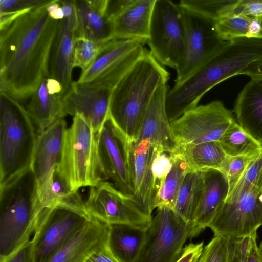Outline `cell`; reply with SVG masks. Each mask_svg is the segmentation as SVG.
<instances>
[{
	"instance_id": "cell-32",
	"label": "cell",
	"mask_w": 262,
	"mask_h": 262,
	"mask_svg": "<svg viewBox=\"0 0 262 262\" xmlns=\"http://www.w3.org/2000/svg\"><path fill=\"white\" fill-rule=\"evenodd\" d=\"M219 142L229 156L247 155L262 150V144L243 129L236 120L227 128Z\"/></svg>"
},
{
	"instance_id": "cell-20",
	"label": "cell",
	"mask_w": 262,
	"mask_h": 262,
	"mask_svg": "<svg viewBox=\"0 0 262 262\" xmlns=\"http://www.w3.org/2000/svg\"><path fill=\"white\" fill-rule=\"evenodd\" d=\"M110 225L91 218L48 262H86L107 244Z\"/></svg>"
},
{
	"instance_id": "cell-10",
	"label": "cell",
	"mask_w": 262,
	"mask_h": 262,
	"mask_svg": "<svg viewBox=\"0 0 262 262\" xmlns=\"http://www.w3.org/2000/svg\"><path fill=\"white\" fill-rule=\"evenodd\" d=\"M235 120L231 111L220 100L198 105L170 123L176 148L219 141Z\"/></svg>"
},
{
	"instance_id": "cell-51",
	"label": "cell",
	"mask_w": 262,
	"mask_h": 262,
	"mask_svg": "<svg viewBox=\"0 0 262 262\" xmlns=\"http://www.w3.org/2000/svg\"><path fill=\"white\" fill-rule=\"evenodd\" d=\"M259 198L260 200H261V201H262V189H261V190L260 191V192L259 193Z\"/></svg>"
},
{
	"instance_id": "cell-52",
	"label": "cell",
	"mask_w": 262,
	"mask_h": 262,
	"mask_svg": "<svg viewBox=\"0 0 262 262\" xmlns=\"http://www.w3.org/2000/svg\"><path fill=\"white\" fill-rule=\"evenodd\" d=\"M260 21V25H261V28H262V19H260L259 20Z\"/></svg>"
},
{
	"instance_id": "cell-28",
	"label": "cell",
	"mask_w": 262,
	"mask_h": 262,
	"mask_svg": "<svg viewBox=\"0 0 262 262\" xmlns=\"http://www.w3.org/2000/svg\"><path fill=\"white\" fill-rule=\"evenodd\" d=\"M144 46L139 45L126 55L109 64L81 84L112 91L143 55L146 49Z\"/></svg>"
},
{
	"instance_id": "cell-19",
	"label": "cell",
	"mask_w": 262,
	"mask_h": 262,
	"mask_svg": "<svg viewBox=\"0 0 262 262\" xmlns=\"http://www.w3.org/2000/svg\"><path fill=\"white\" fill-rule=\"evenodd\" d=\"M156 0H127L118 11L108 16L111 38L147 43Z\"/></svg>"
},
{
	"instance_id": "cell-26",
	"label": "cell",
	"mask_w": 262,
	"mask_h": 262,
	"mask_svg": "<svg viewBox=\"0 0 262 262\" xmlns=\"http://www.w3.org/2000/svg\"><path fill=\"white\" fill-rule=\"evenodd\" d=\"M145 237V229L124 224L110 225L107 245L120 262H136Z\"/></svg>"
},
{
	"instance_id": "cell-50",
	"label": "cell",
	"mask_w": 262,
	"mask_h": 262,
	"mask_svg": "<svg viewBox=\"0 0 262 262\" xmlns=\"http://www.w3.org/2000/svg\"><path fill=\"white\" fill-rule=\"evenodd\" d=\"M258 247H259V250H260V253H261V254L262 256V241L260 242V243H259Z\"/></svg>"
},
{
	"instance_id": "cell-22",
	"label": "cell",
	"mask_w": 262,
	"mask_h": 262,
	"mask_svg": "<svg viewBox=\"0 0 262 262\" xmlns=\"http://www.w3.org/2000/svg\"><path fill=\"white\" fill-rule=\"evenodd\" d=\"M75 32L64 18L59 20L56 34L52 47L49 63V77L58 80L64 93L73 81L74 43Z\"/></svg>"
},
{
	"instance_id": "cell-33",
	"label": "cell",
	"mask_w": 262,
	"mask_h": 262,
	"mask_svg": "<svg viewBox=\"0 0 262 262\" xmlns=\"http://www.w3.org/2000/svg\"><path fill=\"white\" fill-rule=\"evenodd\" d=\"M255 189H262V150L250 162L234 188L228 193L225 202L235 201Z\"/></svg>"
},
{
	"instance_id": "cell-39",
	"label": "cell",
	"mask_w": 262,
	"mask_h": 262,
	"mask_svg": "<svg viewBox=\"0 0 262 262\" xmlns=\"http://www.w3.org/2000/svg\"><path fill=\"white\" fill-rule=\"evenodd\" d=\"M50 0H0V13L31 10Z\"/></svg>"
},
{
	"instance_id": "cell-23",
	"label": "cell",
	"mask_w": 262,
	"mask_h": 262,
	"mask_svg": "<svg viewBox=\"0 0 262 262\" xmlns=\"http://www.w3.org/2000/svg\"><path fill=\"white\" fill-rule=\"evenodd\" d=\"M109 0L76 1L77 28L75 37L106 43L112 40L107 16Z\"/></svg>"
},
{
	"instance_id": "cell-12",
	"label": "cell",
	"mask_w": 262,
	"mask_h": 262,
	"mask_svg": "<svg viewBox=\"0 0 262 262\" xmlns=\"http://www.w3.org/2000/svg\"><path fill=\"white\" fill-rule=\"evenodd\" d=\"M180 9L184 30V55L177 70L174 85L186 80L227 42L219 38L214 23L181 7Z\"/></svg>"
},
{
	"instance_id": "cell-4",
	"label": "cell",
	"mask_w": 262,
	"mask_h": 262,
	"mask_svg": "<svg viewBox=\"0 0 262 262\" xmlns=\"http://www.w3.org/2000/svg\"><path fill=\"white\" fill-rule=\"evenodd\" d=\"M40 212L31 167L0 185V261L31 239Z\"/></svg>"
},
{
	"instance_id": "cell-34",
	"label": "cell",
	"mask_w": 262,
	"mask_h": 262,
	"mask_svg": "<svg viewBox=\"0 0 262 262\" xmlns=\"http://www.w3.org/2000/svg\"><path fill=\"white\" fill-rule=\"evenodd\" d=\"M252 19L247 16L233 15L215 23V30L219 38L224 41L247 38L249 27Z\"/></svg>"
},
{
	"instance_id": "cell-13",
	"label": "cell",
	"mask_w": 262,
	"mask_h": 262,
	"mask_svg": "<svg viewBox=\"0 0 262 262\" xmlns=\"http://www.w3.org/2000/svg\"><path fill=\"white\" fill-rule=\"evenodd\" d=\"M67 129L66 122L61 118L37 136L31 168L37 183L41 211L54 202V176L61 159Z\"/></svg>"
},
{
	"instance_id": "cell-3",
	"label": "cell",
	"mask_w": 262,
	"mask_h": 262,
	"mask_svg": "<svg viewBox=\"0 0 262 262\" xmlns=\"http://www.w3.org/2000/svg\"><path fill=\"white\" fill-rule=\"evenodd\" d=\"M169 78V73L146 49L112 91L109 117L128 143L137 136L155 92Z\"/></svg>"
},
{
	"instance_id": "cell-15",
	"label": "cell",
	"mask_w": 262,
	"mask_h": 262,
	"mask_svg": "<svg viewBox=\"0 0 262 262\" xmlns=\"http://www.w3.org/2000/svg\"><path fill=\"white\" fill-rule=\"evenodd\" d=\"M99 162L103 181L133 197L128 162V142L110 117L97 135Z\"/></svg>"
},
{
	"instance_id": "cell-40",
	"label": "cell",
	"mask_w": 262,
	"mask_h": 262,
	"mask_svg": "<svg viewBox=\"0 0 262 262\" xmlns=\"http://www.w3.org/2000/svg\"><path fill=\"white\" fill-rule=\"evenodd\" d=\"M256 233L240 238L245 262H262V256L257 244Z\"/></svg>"
},
{
	"instance_id": "cell-45",
	"label": "cell",
	"mask_w": 262,
	"mask_h": 262,
	"mask_svg": "<svg viewBox=\"0 0 262 262\" xmlns=\"http://www.w3.org/2000/svg\"><path fill=\"white\" fill-rule=\"evenodd\" d=\"M86 262H120L112 253L107 244L93 254Z\"/></svg>"
},
{
	"instance_id": "cell-38",
	"label": "cell",
	"mask_w": 262,
	"mask_h": 262,
	"mask_svg": "<svg viewBox=\"0 0 262 262\" xmlns=\"http://www.w3.org/2000/svg\"><path fill=\"white\" fill-rule=\"evenodd\" d=\"M172 161V154L163 151L159 152L153 160L151 171L157 195L162 183L171 169Z\"/></svg>"
},
{
	"instance_id": "cell-25",
	"label": "cell",
	"mask_w": 262,
	"mask_h": 262,
	"mask_svg": "<svg viewBox=\"0 0 262 262\" xmlns=\"http://www.w3.org/2000/svg\"><path fill=\"white\" fill-rule=\"evenodd\" d=\"M47 78L42 81L31 96L26 107L39 133L66 116L62 104L63 95L49 93Z\"/></svg>"
},
{
	"instance_id": "cell-30",
	"label": "cell",
	"mask_w": 262,
	"mask_h": 262,
	"mask_svg": "<svg viewBox=\"0 0 262 262\" xmlns=\"http://www.w3.org/2000/svg\"><path fill=\"white\" fill-rule=\"evenodd\" d=\"M172 167L165 178L157 195L155 207H167L173 210L177 198L187 173L190 170L183 159L171 153Z\"/></svg>"
},
{
	"instance_id": "cell-31",
	"label": "cell",
	"mask_w": 262,
	"mask_h": 262,
	"mask_svg": "<svg viewBox=\"0 0 262 262\" xmlns=\"http://www.w3.org/2000/svg\"><path fill=\"white\" fill-rule=\"evenodd\" d=\"M240 0H182L179 6L214 24L234 15Z\"/></svg>"
},
{
	"instance_id": "cell-8",
	"label": "cell",
	"mask_w": 262,
	"mask_h": 262,
	"mask_svg": "<svg viewBox=\"0 0 262 262\" xmlns=\"http://www.w3.org/2000/svg\"><path fill=\"white\" fill-rule=\"evenodd\" d=\"M192 223L185 221L173 210L157 208L149 226L136 262H177L183 246L191 238Z\"/></svg>"
},
{
	"instance_id": "cell-41",
	"label": "cell",
	"mask_w": 262,
	"mask_h": 262,
	"mask_svg": "<svg viewBox=\"0 0 262 262\" xmlns=\"http://www.w3.org/2000/svg\"><path fill=\"white\" fill-rule=\"evenodd\" d=\"M234 15L247 16L257 19H262V0H240Z\"/></svg>"
},
{
	"instance_id": "cell-36",
	"label": "cell",
	"mask_w": 262,
	"mask_h": 262,
	"mask_svg": "<svg viewBox=\"0 0 262 262\" xmlns=\"http://www.w3.org/2000/svg\"><path fill=\"white\" fill-rule=\"evenodd\" d=\"M105 43L90 39L75 37L74 43L73 67L85 71L94 62L101 48Z\"/></svg>"
},
{
	"instance_id": "cell-21",
	"label": "cell",
	"mask_w": 262,
	"mask_h": 262,
	"mask_svg": "<svg viewBox=\"0 0 262 262\" xmlns=\"http://www.w3.org/2000/svg\"><path fill=\"white\" fill-rule=\"evenodd\" d=\"M204 188L192 222L191 238L208 227L229 191L225 175L215 169L203 170Z\"/></svg>"
},
{
	"instance_id": "cell-27",
	"label": "cell",
	"mask_w": 262,
	"mask_h": 262,
	"mask_svg": "<svg viewBox=\"0 0 262 262\" xmlns=\"http://www.w3.org/2000/svg\"><path fill=\"white\" fill-rule=\"evenodd\" d=\"M172 154L182 157L190 170L194 171L208 169L221 170L227 157L217 141L181 146L176 148Z\"/></svg>"
},
{
	"instance_id": "cell-43",
	"label": "cell",
	"mask_w": 262,
	"mask_h": 262,
	"mask_svg": "<svg viewBox=\"0 0 262 262\" xmlns=\"http://www.w3.org/2000/svg\"><path fill=\"white\" fill-rule=\"evenodd\" d=\"M203 241L198 243H190L185 246L182 254L177 262H198L203 250Z\"/></svg>"
},
{
	"instance_id": "cell-37",
	"label": "cell",
	"mask_w": 262,
	"mask_h": 262,
	"mask_svg": "<svg viewBox=\"0 0 262 262\" xmlns=\"http://www.w3.org/2000/svg\"><path fill=\"white\" fill-rule=\"evenodd\" d=\"M260 152L237 156H227L220 171L227 179L229 193L234 188L250 162Z\"/></svg>"
},
{
	"instance_id": "cell-7",
	"label": "cell",
	"mask_w": 262,
	"mask_h": 262,
	"mask_svg": "<svg viewBox=\"0 0 262 262\" xmlns=\"http://www.w3.org/2000/svg\"><path fill=\"white\" fill-rule=\"evenodd\" d=\"M90 218L78 191L42 210L31 239L34 262H48Z\"/></svg>"
},
{
	"instance_id": "cell-44",
	"label": "cell",
	"mask_w": 262,
	"mask_h": 262,
	"mask_svg": "<svg viewBox=\"0 0 262 262\" xmlns=\"http://www.w3.org/2000/svg\"><path fill=\"white\" fill-rule=\"evenodd\" d=\"M59 2L64 11V18L68 20L70 27L75 32L78 25L76 0H59Z\"/></svg>"
},
{
	"instance_id": "cell-16",
	"label": "cell",
	"mask_w": 262,
	"mask_h": 262,
	"mask_svg": "<svg viewBox=\"0 0 262 262\" xmlns=\"http://www.w3.org/2000/svg\"><path fill=\"white\" fill-rule=\"evenodd\" d=\"M163 151L149 140L128 143V162L133 198L140 207L151 215L157 196L151 165L154 159Z\"/></svg>"
},
{
	"instance_id": "cell-1",
	"label": "cell",
	"mask_w": 262,
	"mask_h": 262,
	"mask_svg": "<svg viewBox=\"0 0 262 262\" xmlns=\"http://www.w3.org/2000/svg\"><path fill=\"white\" fill-rule=\"evenodd\" d=\"M52 0L0 27V92L20 102L49 77V63L58 22L50 17Z\"/></svg>"
},
{
	"instance_id": "cell-5",
	"label": "cell",
	"mask_w": 262,
	"mask_h": 262,
	"mask_svg": "<svg viewBox=\"0 0 262 262\" xmlns=\"http://www.w3.org/2000/svg\"><path fill=\"white\" fill-rule=\"evenodd\" d=\"M97 134L81 114L73 116L67 128L61 159L54 176L68 194L103 181L97 151Z\"/></svg>"
},
{
	"instance_id": "cell-6",
	"label": "cell",
	"mask_w": 262,
	"mask_h": 262,
	"mask_svg": "<svg viewBox=\"0 0 262 262\" xmlns=\"http://www.w3.org/2000/svg\"><path fill=\"white\" fill-rule=\"evenodd\" d=\"M27 110L0 92V185L31 167L37 136Z\"/></svg>"
},
{
	"instance_id": "cell-29",
	"label": "cell",
	"mask_w": 262,
	"mask_h": 262,
	"mask_svg": "<svg viewBox=\"0 0 262 262\" xmlns=\"http://www.w3.org/2000/svg\"><path fill=\"white\" fill-rule=\"evenodd\" d=\"M204 188L203 170H190L186 174L178 193L174 212L192 223Z\"/></svg>"
},
{
	"instance_id": "cell-9",
	"label": "cell",
	"mask_w": 262,
	"mask_h": 262,
	"mask_svg": "<svg viewBox=\"0 0 262 262\" xmlns=\"http://www.w3.org/2000/svg\"><path fill=\"white\" fill-rule=\"evenodd\" d=\"M147 43L160 64L179 69L184 55V30L178 4L155 1Z\"/></svg>"
},
{
	"instance_id": "cell-11",
	"label": "cell",
	"mask_w": 262,
	"mask_h": 262,
	"mask_svg": "<svg viewBox=\"0 0 262 262\" xmlns=\"http://www.w3.org/2000/svg\"><path fill=\"white\" fill-rule=\"evenodd\" d=\"M85 205L91 217L108 225L124 224L145 229L152 219L132 196L106 181L90 187Z\"/></svg>"
},
{
	"instance_id": "cell-35",
	"label": "cell",
	"mask_w": 262,
	"mask_h": 262,
	"mask_svg": "<svg viewBox=\"0 0 262 262\" xmlns=\"http://www.w3.org/2000/svg\"><path fill=\"white\" fill-rule=\"evenodd\" d=\"M234 239L214 236L205 246L198 262H233Z\"/></svg>"
},
{
	"instance_id": "cell-48",
	"label": "cell",
	"mask_w": 262,
	"mask_h": 262,
	"mask_svg": "<svg viewBox=\"0 0 262 262\" xmlns=\"http://www.w3.org/2000/svg\"><path fill=\"white\" fill-rule=\"evenodd\" d=\"M247 38L262 39V28L258 19L253 18L249 27Z\"/></svg>"
},
{
	"instance_id": "cell-18",
	"label": "cell",
	"mask_w": 262,
	"mask_h": 262,
	"mask_svg": "<svg viewBox=\"0 0 262 262\" xmlns=\"http://www.w3.org/2000/svg\"><path fill=\"white\" fill-rule=\"evenodd\" d=\"M169 90L167 83L157 89L144 114L137 136L132 142L138 143L147 139L164 152L171 154L174 151L176 144L166 107Z\"/></svg>"
},
{
	"instance_id": "cell-46",
	"label": "cell",
	"mask_w": 262,
	"mask_h": 262,
	"mask_svg": "<svg viewBox=\"0 0 262 262\" xmlns=\"http://www.w3.org/2000/svg\"><path fill=\"white\" fill-rule=\"evenodd\" d=\"M47 11L51 18L61 20L64 18V13L59 0H52L47 6Z\"/></svg>"
},
{
	"instance_id": "cell-49",
	"label": "cell",
	"mask_w": 262,
	"mask_h": 262,
	"mask_svg": "<svg viewBox=\"0 0 262 262\" xmlns=\"http://www.w3.org/2000/svg\"><path fill=\"white\" fill-rule=\"evenodd\" d=\"M233 262H245L244 251L240 238L234 240Z\"/></svg>"
},
{
	"instance_id": "cell-47",
	"label": "cell",
	"mask_w": 262,
	"mask_h": 262,
	"mask_svg": "<svg viewBox=\"0 0 262 262\" xmlns=\"http://www.w3.org/2000/svg\"><path fill=\"white\" fill-rule=\"evenodd\" d=\"M242 74L249 76L251 79L262 81V59L251 63Z\"/></svg>"
},
{
	"instance_id": "cell-14",
	"label": "cell",
	"mask_w": 262,
	"mask_h": 262,
	"mask_svg": "<svg viewBox=\"0 0 262 262\" xmlns=\"http://www.w3.org/2000/svg\"><path fill=\"white\" fill-rule=\"evenodd\" d=\"M261 189H253L231 202H224L209 224L214 236L237 239L257 232L262 226Z\"/></svg>"
},
{
	"instance_id": "cell-24",
	"label": "cell",
	"mask_w": 262,
	"mask_h": 262,
	"mask_svg": "<svg viewBox=\"0 0 262 262\" xmlns=\"http://www.w3.org/2000/svg\"><path fill=\"white\" fill-rule=\"evenodd\" d=\"M234 113L238 125L262 144V81L251 79L239 93Z\"/></svg>"
},
{
	"instance_id": "cell-2",
	"label": "cell",
	"mask_w": 262,
	"mask_h": 262,
	"mask_svg": "<svg viewBox=\"0 0 262 262\" xmlns=\"http://www.w3.org/2000/svg\"><path fill=\"white\" fill-rule=\"evenodd\" d=\"M262 59V39L239 38L227 41L207 62L182 83L169 90L166 107L170 122L195 107L202 97L225 80L242 74Z\"/></svg>"
},
{
	"instance_id": "cell-17",
	"label": "cell",
	"mask_w": 262,
	"mask_h": 262,
	"mask_svg": "<svg viewBox=\"0 0 262 262\" xmlns=\"http://www.w3.org/2000/svg\"><path fill=\"white\" fill-rule=\"evenodd\" d=\"M111 93L73 81L62 98L64 115H82L98 134L109 117Z\"/></svg>"
},
{
	"instance_id": "cell-42",
	"label": "cell",
	"mask_w": 262,
	"mask_h": 262,
	"mask_svg": "<svg viewBox=\"0 0 262 262\" xmlns=\"http://www.w3.org/2000/svg\"><path fill=\"white\" fill-rule=\"evenodd\" d=\"M0 262H34L31 239L12 255Z\"/></svg>"
}]
</instances>
